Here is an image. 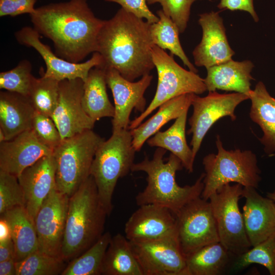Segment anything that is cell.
<instances>
[{"label":"cell","instance_id":"1","mask_svg":"<svg viewBox=\"0 0 275 275\" xmlns=\"http://www.w3.org/2000/svg\"><path fill=\"white\" fill-rule=\"evenodd\" d=\"M30 17L34 29L52 41L60 58L77 63L95 52L104 20L95 16L87 0L44 5Z\"/></svg>","mask_w":275,"mask_h":275},{"label":"cell","instance_id":"2","mask_svg":"<svg viewBox=\"0 0 275 275\" xmlns=\"http://www.w3.org/2000/svg\"><path fill=\"white\" fill-rule=\"evenodd\" d=\"M150 25L121 8L113 17L104 20L95 50L102 59L99 67L114 69L131 81L149 74L155 67Z\"/></svg>","mask_w":275,"mask_h":275},{"label":"cell","instance_id":"3","mask_svg":"<svg viewBox=\"0 0 275 275\" xmlns=\"http://www.w3.org/2000/svg\"><path fill=\"white\" fill-rule=\"evenodd\" d=\"M166 152V149L158 148L152 159L145 156L142 161L133 164L132 172H144L147 175V185L136 196L135 202L139 206L150 204L162 206L175 213L201 196L204 173L193 184L179 186L176 181V174L183 168L182 162L172 153L164 162L163 156Z\"/></svg>","mask_w":275,"mask_h":275},{"label":"cell","instance_id":"4","mask_svg":"<svg viewBox=\"0 0 275 275\" xmlns=\"http://www.w3.org/2000/svg\"><path fill=\"white\" fill-rule=\"evenodd\" d=\"M106 210L92 176L69 197L61 250L64 261L79 256L103 235Z\"/></svg>","mask_w":275,"mask_h":275},{"label":"cell","instance_id":"5","mask_svg":"<svg viewBox=\"0 0 275 275\" xmlns=\"http://www.w3.org/2000/svg\"><path fill=\"white\" fill-rule=\"evenodd\" d=\"M215 144L217 153H209L203 158L205 172L201 197L208 200L211 195L232 182L257 189L261 177L256 154L250 150L226 149L219 135Z\"/></svg>","mask_w":275,"mask_h":275},{"label":"cell","instance_id":"6","mask_svg":"<svg viewBox=\"0 0 275 275\" xmlns=\"http://www.w3.org/2000/svg\"><path fill=\"white\" fill-rule=\"evenodd\" d=\"M129 129L113 132L98 148L91 168L99 197L108 215L113 210L112 199L119 178L126 176L134 164L135 153Z\"/></svg>","mask_w":275,"mask_h":275},{"label":"cell","instance_id":"7","mask_svg":"<svg viewBox=\"0 0 275 275\" xmlns=\"http://www.w3.org/2000/svg\"><path fill=\"white\" fill-rule=\"evenodd\" d=\"M104 140L90 129L62 141L52 153L59 191L70 197L88 178L95 153Z\"/></svg>","mask_w":275,"mask_h":275},{"label":"cell","instance_id":"8","mask_svg":"<svg viewBox=\"0 0 275 275\" xmlns=\"http://www.w3.org/2000/svg\"><path fill=\"white\" fill-rule=\"evenodd\" d=\"M152 57L156 69L158 81L155 95L140 115L130 121L128 129L141 124L152 112L166 101L180 95L194 93L202 94L207 91L204 78L197 73L180 66L164 50L154 45Z\"/></svg>","mask_w":275,"mask_h":275},{"label":"cell","instance_id":"9","mask_svg":"<svg viewBox=\"0 0 275 275\" xmlns=\"http://www.w3.org/2000/svg\"><path fill=\"white\" fill-rule=\"evenodd\" d=\"M243 188L239 184H227L211 195L208 199L219 242L235 256L246 252L252 247L238 204Z\"/></svg>","mask_w":275,"mask_h":275},{"label":"cell","instance_id":"10","mask_svg":"<svg viewBox=\"0 0 275 275\" xmlns=\"http://www.w3.org/2000/svg\"><path fill=\"white\" fill-rule=\"evenodd\" d=\"M174 214L180 246L185 257L205 245L219 241L208 200L197 197Z\"/></svg>","mask_w":275,"mask_h":275},{"label":"cell","instance_id":"11","mask_svg":"<svg viewBox=\"0 0 275 275\" xmlns=\"http://www.w3.org/2000/svg\"><path fill=\"white\" fill-rule=\"evenodd\" d=\"M248 99V95L237 92L220 94L215 91L209 92L203 97L195 95L191 103L193 112L188 119L190 128L187 132L188 134H192L190 144L195 157L205 135L213 124L225 117H229L235 121L237 118L236 108Z\"/></svg>","mask_w":275,"mask_h":275},{"label":"cell","instance_id":"12","mask_svg":"<svg viewBox=\"0 0 275 275\" xmlns=\"http://www.w3.org/2000/svg\"><path fill=\"white\" fill-rule=\"evenodd\" d=\"M69 199V197L54 187L43 202L34 220L38 250L61 259Z\"/></svg>","mask_w":275,"mask_h":275},{"label":"cell","instance_id":"13","mask_svg":"<svg viewBox=\"0 0 275 275\" xmlns=\"http://www.w3.org/2000/svg\"><path fill=\"white\" fill-rule=\"evenodd\" d=\"M40 35L33 27H22L15 33L17 41L20 44L35 49L41 56L46 65L43 76L59 81L65 79L80 78L84 82L90 71L102 64L101 55L94 52L92 57L82 63H72L64 60L54 53L50 47L40 40Z\"/></svg>","mask_w":275,"mask_h":275},{"label":"cell","instance_id":"14","mask_svg":"<svg viewBox=\"0 0 275 275\" xmlns=\"http://www.w3.org/2000/svg\"><path fill=\"white\" fill-rule=\"evenodd\" d=\"M124 232L131 242L178 240L174 213L169 208L156 204L139 206L126 222Z\"/></svg>","mask_w":275,"mask_h":275},{"label":"cell","instance_id":"15","mask_svg":"<svg viewBox=\"0 0 275 275\" xmlns=\"http://www.w3.org/2000/svg\"><path fill=\"white\" fill-rule=\"evenodd\" d=\"M84 81L80 78L59 82L58 104L51 118L62 140L92 129L95 122L82 105Z\"/></svg>","mask_w":275,"mask_h":275},{"label":"cell","instance_id":"16","mask_svg":"<svg viewBox=\"0 0 275 275\" xmlns=\"http://www.w3.org/2000/svg\"><path fill=\"white\" fill-rule=\"evenodd\" d=\"M104 70L107 85L114 99L115 115L112 121V131L128 129L132 111L135 109L142 113L146 109L144 94L150 85L153 76L150 74L145 75L138 81L134 82L125 79L114 69Z\"/></svg>","mask_w":275,"mask_h":275},{"label":"cell","instance_id":"17","mask_svg":"<svg viewBox=\"0 0 275 275\" xmlns=\"http://www.w3.org/2000/svg\"><path fill=\"white\" fill-rule=\"evenodd\" d=\"M130 243L143 275H183L186 257L178 239Z\"/></svg>","mask_w":275,"mask_h":275},{"label":"cell","instance_id":"18","mask_svg":"<svg viewBox=\"0 0 275 275\" xmlns=\"http://www.w3.org/2000/svg\"><path fill=\"white\" fill-rule=\"evenodd\" d=\"M199 16L202 36L193 51L195 65L207 69L232 59L235 52L229 43L223 19L219 13L211 11Z\"/></svg>","mask_w":275,"mask_h":275},{"label":"cell","instance_id":"19","mask_svg":"<svg viewBox=\"0 0 275 275\" xmlns=\"http://www.w3.org/2000/svg\"><path fill=\"white\" fill-rule=\"evenodd\" d=\"M24 195L25 208L34 222L43 202L56 187L52 154L44 156L24 169L18 177Z\"/></svg>","mask_w":275,"mask_h":275},{"label":"cell","instance_id":"20","mask_svg":"<svg viewBox=\"0 0 275 275\" xmlns=\"http://www.w3.org/2000/svg\"><path fill=\"white\" fill-rule=\"evenodd\" d=\"M53 151L43 144L31 129L0 144V170L17 178L26 168Z\"/></svg>","mask_w":275,"mask_h":275},{"label":"cell","instance_id":"21","mask_svg":"<svg viewBox=\"0 0 275 275\" xmlns=\"http://www.w3.org/2000/svg\"><path fill=\"white\" fill-rule=\"evenodd\" d=\"M242 197L245 199L242 212L245 228L254 246L275 234V202L252 187H243Z\"/></svg>","mask_w":275,"mask_h":275},{"label":"cell","instance_id":"22","mask_svg":"<svg viewBox=\"0 0 275 275\" xmlns=\"http://www.w3.org/2000/svg\"><path fill=\"white\" fill-rule=\"evenodd\" d=\"M254 67L250 60L239 62L231 59L207 68L204 78L207 91H234L249 96L252 91L251 81L254 79L251 75Z\"/></svg>","mask_w":275,"mask_h":275},{"label":"cell","instance_id":"23","mask_svg":"<svg viewBox=\"0 0 275 275\" xmlns=\"http://www.w3.org/2000/svg\"><path fill=\"white\" fill-rule=\"evenodd\" d=\"M35 110L28 97L8 91L0 93V129L5 141L31 129Z\"/></svg>","mask_w":275,"mask_h":275},{"label":"cell","instance_id":"24","mask_svg":"<svg viewBox=\"0 0 275 275\" xmlns=\"http://www.w3.org/2000/svg\"><path fill=\"white\" fill-rule=\"evenodd\" d=\"M249 97L251 102L250 117L263 132L258 139L268 156L275 153V98L261 81L258 82Z\"/></svg>","mask_w":275,"mask_h":275},{"label":"cell","instance_id":"25","mask_svg":"<svg viewBox=\"0 0 275 275\" xmlns=\"http://www.w3.org/2000/svg\"><path fill=\"white\" fill-rule=\"evenodd\" d=\"M195 95L185 94L166 101L158 107V111L151 118L130 130L135 150L139 151L144 143L159 131L163 125L188 111Z\"/></svg>","mask_w":275,"mask_h":275},{"label":"cell","instance_id":"26","mask_svg":"<svg viewBox=\"0 0 275 275\" xmlns=\"http://www.w3.org/2000/svg\"><path fill=\"white\" fill-rule=\"evenodd\" d=\"M235 255L219 241L186 256L183 275H219L228 272Z\"/></svg>","mask_w":275,"mask_h":275},{"label":"cell","instance_id":"27","mask_svg":"<svg viewBox=\"0 0 275 275\" xmlns=\"http://www.w3.org/2000/svg\"><path fill=\"white\" fill-rule=\"evenodd\" d=\"M105 70L99 66L92 68L84 82L82 105L87 115L95 122L104 117L115 115V107L106 92Z\"/></svg>","mask_w":275,"mask_h":275},{"label":"cell","instance_id":"28","mask_svg":"<svg viewBox=\"0 0 275 275\" xmlns=\"http://www.w3.org/2000/svg\"><path fill=\"white\" fill-rule=\"evenodd\" d=\"M8 224L15 249V260L19 261L38 250L34 222L25 207H17L1 214Z\"/></svg>","mask_w":275,"mask_h":275},{"label":"cell","instance_id":"29","mask_svg":"<svg viewBox=\"0 0 275 275\" xmlns=\"http://www.w3.org/2000/svg\"><path fill=\"white\" fill-rule=\"evenodd\" d=\"M187 112H184L175 119L174 123L167 130L158 131L150 137L147 142L151 147H157L170 151L180 159L183 168L188 173H192L196 157L186 139Z\"/></svg>","mask_w":275,"mask_h":275},{"label":"cell","instance_id":"30","mask_svg":"<svg viewBox=\"0 0 275 275\" xmlns=\"http://www.w3.org/2000/svg\"><path fill=\"white\" fill-rule=\"evenodd\" d=\"M101 274L143 275L125 236L118 233L112 237L103 260Z\"/></svg>","mask_w":275,"mask_h":275},{"label":"cell","instance_id":"31","mask_svg":"<svg viewBox=\"0 0 275 275\" xmlns=\"http://www.w3.org/2000/svg\"><path fill=\"white\" fill-rule=\"evenodd\" d=\"M159 17L157 22L151 24L150 34L154 45L163 50H169L182 61L190 71L195 73L198 70L190 62L181 45L179 30L172 19L160 9L156 12Z\"/></svg>","mask_w":275,"mask_h":275},{"label":"cell","instance_id":"32","mask_svg":"<svg viewBox=\"0 0 275 275\" xmlns=\"http://www.w3.org/2000/svg\"><path fill=\"white\" fill-rule=\"evenodd\" d=\"M109 232H104L89 249L70 261L61 275H100L104 256L111 241Z\"/></svg>","mask_w":275,"mask_h":275},{"label":"cell","instance_id":"33","mask_svg":"<svg viewBox=\"0 0 275 275\" xmlns=\"http://www.w3.org/2000/svg\"><path fill=\"white\" fill-rule=\"evenodd\" d=\"M253 264L262 265L270 275H275V234L246 252L234 256L228 272L236 273Z\"/></svg>","mask_w":275,"mask_h":275},{"label":"cell","instance_id":"34","mask_svg":"<svg viewBox=\"0 0 275 275\" xmlns=\"http://www.w3.org/2000/svg\"><path fill=\"white\" fill-rule=\"evenodd\" d=\"M59 82L43 75L34 77L28 97L36 112L51 117L58 102Z\"/></svg>","mask_w":275,"mask_h":275},{"label":"cell","instance_id":"35","mask_svg":"<svg viewBox=\"0 0 275 275\" xmlns=\"http://www.w3.org/2000/svg\"><path fill=\"white\" fill-rule=\"evenodd\" d=\"M64 261L38 250L16 261V275L61 274L66 266Z\"/></svg>","mask_w":275,"mask_h":275},{"label":"cell","instance_id":"36","mask_svg":"<svg viewBox=\"0 0 275 275\" xmlns=\"http://www.w3.org/2000/svg\"><path fill=\"white\" fill-rule=\"evenodd\" d=\"M31 62L24 59L14 68L0 73V89L28 97L34 76Z\"/></svg>","mask_w":275,"mask_h":275},{"label":"cell","instance_id":"37","mask_svg":"<svg viewBox=\"0 0 275 275\" xmlns=\"http://www.w3.org/2000/svg\"><path fill=\"white\" fill-rule=\"evenodd\" d=\"M24 206V195L18 178L0 170V214L15 207Z\"/></svg>","mask_w":275,"mask_h":275},{"label":"cell","instance_id":"38","mask_svg":"<svg viewBox=\"0 0 275 275\" xmlns=\"http://www.w3.org/2000/svg\"><path fill=\"white\" fill-rule=\"evenodd\" d=\"M202 0H147L148 5L159 4L164 13L170 17L177 26L180 33L187 26L192 5Z\"/></svg>","mask_w":275,"mask_h":275},{"label":"cell","instance_id":"39","mask_svg":"<svg viewBox=\"0 0 275 275\" xmlns=\"http://www.w3.org/2000/svg\"><path fill=\"white\" fill-rule=\"evenodd\" d=\"M32 129L38 139L52 151L62 141L60 132L51 118L36 111Z\"/></svg>","mask_w":275,"mask_h":275},{"label":"cell","instance_id":"40","mask_svg":"<svg viewBox=\"0 0 275 275\" xmlns=\"http://www.w3.org/2000/svg\"><path fill=\"white\" fill-rule=\"evenodd\" d=\"M107 2L119 4L128 12L135 16L146 19L150 24L158 21L159 17L154 14L149 8L147 0H104Z\"/></svg>","mask_w":275,"mask_h":275},{"label":"cell","instance_id":"41","mask_svg":"<svg viewBox=\"0 0 275 275\" xmlns=\"http://www.w3.org/2000/svg\"><path fill=\"white\" fill-rule=\"evenodd\" d=\"M36 2L37 0H0V16L31 15L36 10Z\"/></svg>","mask_w":275,"mask_h":275},{"label":"cell","instance_id":"42","mask_svg":"<svg viewBox=\"0 0 275 275\" xmlns=\"http://www.w3.org/2000/svg\"><path fill=\"white\" fill-rule=\"evenodd\" d=\"M217 7L221 10L246 12L250 14L255 22L259 21V17L254 6V0H220Z\"/></svg>","mask_w":275,"mask_h":275},{"label":"cell","instance_id":"43","mask_svg":"<svg viewBox=\"0 0 275 275\" xmlns=\"http://www.w3.org/2000/svg\"><path fill=\"white\" fill-rule=\"evenodd\" d=\"M15 259L14 245L11 238L0 241V262Z\"/></svg>","mask_w":275,"mask_h":275},{"label":"cell","instance_id":"44","mask_svg":"<svg viewBox=\"0 0 275 275\" xmlns=\"http://www.w3.org/2000/svg\"><path fill=\"white\" fill-rule=\"evenodd\" d=\"M0 275H16V261L14 258L0 262Z\"/></svg>","mask_w":275,"mask_h":275},{"label":"cell","instance_id":"45","mask_svg":"<svg viewBox=\"0 0 275 275\" xmlns=\"http://www.w3.org/2000/svg\"><path fill=\"white\" fill-rule=\"evenodd\" d=\"M11 238V231L8 223L3 218L0 219V241Z\"/></svg>","mask_w":275,"mask_h":275},{"label":"cell","instance_id":"46","mask_svg":"<svg viewBox=\"0 0 275 275\" xmlns=\"http://www.w3.org/2000/svg\"><path fill=\"white\" fill-rule=\"evenodd\" d=\"M266 197L275 202V188L271 192H267L266 194Z\"/></svg>","mask_w":275,"mask_h":275},{"label":"cell","instance_id":"47","mask_svg":"<svg viewBox=\"0 0 275 275\" xmlns=\"http://www.w3.org/2000/svg\"><path fill=\"white\" fill-rule=\"evenodd\" d=\"M273 156H275V153L271 154L268 156V157H273Z\"/></svg>","mask_w":275,"mask_h":275}]
</instances>
